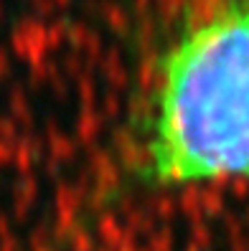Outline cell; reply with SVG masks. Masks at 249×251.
Wrapping results in <instances>:
<instances>
[{"mask_svg": "<svg viewBox=\"0 0 249 251\" xmlns=\"http://www.w3.org/2000/svg\"><path fill=\"white\" fill-rule=\"evenodd\" d=\"M133 178L150 190L249 178V0L201 10L163 46L133 132Z\"/></svg>", "mask_w": 249, "mask_h": 251, "instance_id": "1", "label": "cell"}]
</instances>
